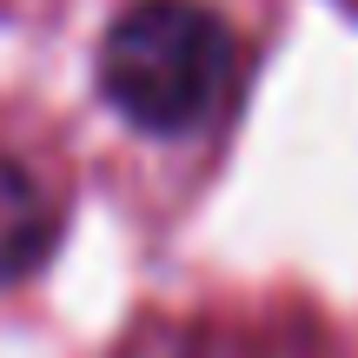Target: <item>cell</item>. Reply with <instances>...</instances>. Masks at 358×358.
Masks as SVG:
<instances>
[{"mask_svg":"<svg viewBox=\"0 0 358 358\" xmlns=\"http://www.w3.org/2000/svg\"><path fill=\"white\" fill-rule=\"evenodd\" d=\"M53 245V206L40 192V179L20 159L0 153V285L40 266V252Z\"/></svg>","mask_w":358,"mask_h":358,"instance_id":"obj_2","label":"cell"},{"mask_svg":"<svg viewBox=\"0 0 358 358\" xmlns=\"http://www.w3.org/2000/svg\"><path fill=\"white\" fill-rule=\"evenodd\" d=\"M239 80L232 27L199 0H133L100 40V93L140 133H192Z\"/></svg>","mask_w":358,"mask_h":358,"instance_id":"obj_1","label":"cell"}]
</instances>
